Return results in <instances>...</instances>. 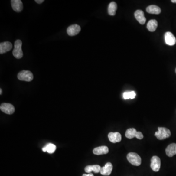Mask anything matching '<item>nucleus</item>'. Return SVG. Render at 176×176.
<instances>
[{
    "instance_id": "obj_8",
    "label": "nucleus",
    "mask_w": 176,
    "mask_h": 176,
    "mask_svg": "<svg viewBox=\"0 0 176 176\" xmlns=\"http://www.w3.org/2000/svg\"><path fill=\"white\" fill-rule=\"evenodd\" d=\"M81 31V28L78 24H73L68 27L67 32L69 36H74L78 34Z\"/></svg>"
},
{
    "instance_id": "obj_2",
    "label": "nucleus",
    "mask_w": 176,
    "mask_h": 176,
    "mask_svg": "<svg viewBox=\"0 0 176 176\" xmlns=\"http://www.w3.org/2000/svg\"><path fill=\"white\" fill-rule=\"evenodd\" d=\"M127 158L131 164L135 166H139L142 163L141 158L139 155L135 153H129L127 156Z\"/></svg>"
},
{
    "instance_id": "obj_6",
    "label": "nucleus",
    "mask_w": 176,
    "mask_h": 176,
    "mask_svg": "<svg viewBox=\"0 0 176 176\" xmlns=\"http://www.w3.org/2000/svg\"><path fill=\"white\" fill-rule=\"evenodd\" d=\"M161 161L160 158L153 156L151 159V168L155 172H158L161 168Z\"/></svg>"
},
{
    "instance_id": "obj_14",
    "label": "nucleus",
    "mask_w": 176,
    "mask_h": 176,
    "mask_svg": "<svg viewBox=\"0 0 176 176\" xmlns=\"http://www.w3.org/2000/svg\"><path fill=\"white\" fill-rule=\"evenodd\" d=\"M135 17L141 24H144L145 23L146 19L144 17V12L141 10H137L135 12Z\"/></svg>"
},
{
    "instance_id": "obj_22",
    "label": "nucleus",
    "mask_w": 176,
    "mask_h": 176,
    "mask_svg": "<svg viewBox=\"0 0 176 176\" xmlns=\"http://www.w3.org/2000/svg\"><path fill=\"white\" fill-rule=\"evenodd\" d=\"M136 93L134 91L131 92H125L123 93V96L125 99H134L135 98Z\"/></svg>"
},
{
    "instance_id": "obj_11",
    "label": "nucleus",
    "mask_w": 176,
    "mask_h": 176,
    "mask_svg": "<svg viewBox=\"0 0 176 176\" xmlns=\"http://www.w3.org/2000/svg\"><path fill=\"white\" fill-rule=\"evenodd\" d=\"M12 48V44L8 41L2 42L0 44V54H3L10 51Z\"/></svg>"
},
{
    "instance_id": "obj_10",
    "label": "nucleus",
    "mask_w": 176,
    "mask_h": 176,
    "mask_svg": "<svg viewBox=\"0 0 176 176\" xmlns=\"http://www.w3.org/2000/svg\"><path fill=\"white\" fill-rule=\"evenodd\" d=\"M12 9L17 12H20L23 9V4L21 0H11V1Z\"/></svg>"
},
{
    "instance_id": "obj_25",
    "label": "nucleus",
    "mask_w": 176,
    "mask_h": 176,
    "mask_svg": "<svg viewBox=\"0 0 176 176\" xmlns=\"http://www.w3.org/2000/svg\"><path fill=\"white\" fill-rule=\"evenodd\" d=\"M171 2H172L173 3H176V0H172Z\"/></svg>"
},
{
    "instance_id": "obj_15",
    "label": "nucleus",
    "mask_w": 176,
    "mask_h": 176,
    "mask_svg": "<svg viewBox=\"0 0 176 176\" xmlns=\"http://www.w3.org/2000/svg\"><path fill=\"white\" fill-rule=\"evenodd\" d=\"M167 156L169 157H173L176 155V143H172L167 147L165 150Z\"/></svg>"
},
{
    "instance_id": "obj_20",
    "label": "nucleus",
    "mask_w": 176,
    "mask_h": 176,
    "mask_svg": "<svg viewBox=\"0 0 176 176\" xmlns=\"http://www.w3.org/2000/svg\"><path fill=\"white\" fill-rule=\"evenodd\" d=\"M117 8V4L115 3V2H112L110 3L109 5L108 8L109 14L111 16L115 15Z\"/></svg>"
},
{
    "instance_id": "obj_23",
    "label": "nucleus",
    "mask_w": 176,
    "mask_h": 176,
    "mask_svg": "<svg viewBox=\"0 0 176 176\" xmlns=\"http://www.w3.org/2000/svg\"><path fill=\"white\" fill-rule=\"evenodd\" d=\"M35 2H36L37 4H40L43 3L44 1V0H35Z\"/></svg>"
},
{
    "instance_id": "obj_7",
    "label": "nucleus",
    "mask_w": 176,
    "mask_h": 176,
    "mask_svg": "<svg viewBox=\"0 0 176 176\" xmlns=\"http://www.w3.org/2000/svg\"><path fill=\"white\" fill-rule=\"evenodd\" d=\"M0 109L3 112L8 115H12L15 112V108L10 103H4L0 106Z\"/></svg>"
},
{
    "instance_id": "obj_17",
    "label": "nucleus",
    "mask_w": 176,
    "mask_h": 176,
    "mask_svg": "<svg viewBox=\"0 0 176 176\" xmlns=\"http://www.w3.org/2000/svg\"><path fill=\"white\" fill-rule=\"evenodd\" d=\"M101 167L99 165H88L85 168L86 172L88 173H91L92 172H93L95 173H98L100 172Z\"/></svg>"
},
{
    "instance_id": "obj_26",
    "label": "nucleus",
    "mask_w": 176,
    "mask_h": 176,
    "mask_svg": "<svg viewBox=\"0 0 176 176\" xmlns=\"http://www.w3.org/2000/svg\"><path fill=\"white\" fill-rule=\"evenodd\" d=\"M2 94V89H0V95H1Z\"/></svg>"
},
{
    "instance_id": "obj_18",
    "label": "nucleus",
    "mask_w": 176,
    "mask_h": 176,
    "mask_svg": "<svg viewBox=\"0 0 176 176\" xmlns=\"http://www.w3.org/2000/svg\"><path fill=\"white\" fill-rule=\"evenodd\" d=\"M146 11L150 14H159L161 13V8L157 5H151L146 8Z\"/></svg>"
},
{
    "instance_id": "obj_1",
    "label": "nucleus",
    "mask_w": 176,
    "mask_h": 176,
    "mask_svg": "<svg viewBox=\"0 0 176 176\" xmlns=\"http://www.w3.org/2000/svg\"><path fill=\"white\" fill-rule=\"evenodd\" d=\"M171 135L170 131L165 127H158V131L156 132L155 134V135L159 140H163L169 138L171 136Z\"/></svg>"
},
{
    "instance_id": "obj_19",
    "label": "nucleus",
    "mask_w": 176,
    "mask_h": 176,
    "mask_svg": "<svg viewBox=\"0 0 176 176\" xmlns=\"http://www.w3.org/2000/svg\"><path fill=\"white\" fill-rule=\"evenodd\" d=\"M157 27H158V22L156 20H151L147 24V28L151 32H153L156 31Z\"/></svg>"
},
{
    "instance_id": "obj_16",
    "label": "nucleus",
    "mask_w": 176,
    "mask_h": 176,
    "mask_svg": "<svg viewBox=\"0 0 176 176\" xmlns=\"http://www.w3.org/2000/svg\"><path fill=\"white\" fill-rule=\"evenodd\" d=\"M109 148L106 146L98 147L95 148L93 150L94 154L96 155H101L106 154L108 153Z\"/></svg>"
},
{
    "instance_id": "obj_13",
    "label": "nucleus",
    "mask_w": 176,
    "mask_h": 176,
    "mask_svg": "<svg viewBox=\"0 0 176 176\" xmlns=\"http://www.w3.org/2000/svg\"><path fill=\"white\" fill-rule=\"evenodd\" d=\"M109 139L112 143H116L121 140V135L119 132H111L108 134Z\"/></svg>"
},
{
    "instance_id": "obj_27",
    "label": "nucleus",
    "mask_w": 176,
    "mask_h": 176,
    "mask_svg": "<svg viewBox=\"0 0 176 176\" xmlns=\"http://www.w3.org/2000/svg\"><path fill=\"white\" fill-rule=\"evenodd\" d=\"M175 71H176V70H175Z\"/></svg>"
},
{
    "instance_id": "obj_21",
    "label": "nucleus",
    "mask_w": 176,
    "mask_h": 176,
    "mask_svg": "<svg viewBox=\"0 0 176 176\" xmlns=\"http://www.w3.org/2000/svg\"><path fill=\"white\" fill-rule=\"evenodd\" d=\"M56 146L54 144L52 143H48L46 146L44 147L42 150L43 152H47L49 153L52 154L56 150Z\"/></svg>"
},
{
    "instance_id": "obj_3",
    "label": "nucleus",
    "mask_w": 176,
    "mask_h": 176,
    "mask_svg": "<svg viewBox=\"0 0 176 176\" xmlns=\"http://www.w3.org/2000/svg\"><path fill=\"white\" fill-rule=\"evenodd\" d=\"M22 42L20 40H17L14 44V49L13 54L14 57L17 59H20L23 57V52L22 50Z\"/></svg>"
},
{
    "instance_id": "obj_9",
    "label": "nucleus",
    "mask_w": 176,
    "mask_h": 176,
    "mask_svg": "<svg viewBox=\"0 0 176 176\" xmlns=\"http://www.w3.org/2000/svg\"><path fill=\"white\" fill-rule=\"evenodd\" d=\"M165 43L167 45L174 46L176 44V37L171 32H167L165 33Z\"/></svg>"
},
{
    "instance_id": "obj_5",
    "label": "nucleus",
    "mask_w": 176,
    "mask_h": 176,
    "mask_svg": "<svg viewBox=\"0 0 176 176\" xmlns=\"http://www.w3.org/2000/svg\"><path fill=\"white\" fill-rule=\"evenodd\" d=\"M17 77L20 80L31 82L33 80V75L31 71L23 70L19 73Z\"/></svg>"
},
{
    "instance_id": "obj_4",
    "label": "nucleus",
    "mask_w": 176,
    "mask_h": 176,
    "mask_svg": "<svg viewBox=\"0 0 176 176\" xmlns=\"http://www.w3.org/2000/svg\"><path fill=\"white\" fill-rule=\"evenodd\" d=\"M125 136L129 139L136 138L138 139H142L143 138V134L140 132H137L135 128H129L125 133Z\"/></svg>"
},
{
    "instance_id": "obj_24",
    "label": "nucleus",
    "mask_w": 176,
    "mask_h": 176,
    "mask_svg": "<svg viewBox=\"0 0 176 176\" xmlns=\"http://www.w3.org/2000/svg\"><path fill=\"white\" fill-rule=\"evenodd\" d=\"M93 176V174L89 173L88 174H83V176Z\"/></svg>"
},
{
    "instance_id": "obj_12",
    "label": "nucleus",
    "mask_w": 176,
    "mask_h": 176,
    "mask_svg": "<svg viewBox=\"0 0 176 176\" xmlns=\"http://www.w3.org/2000/svg\"><path fill=\"white\" fill-rule=\"evenodd\" d=\"M112 165L110 162H107L105 166L101 167L100 174L103 176H109L112 172Z\"/></svg>"
}]
</instances>
